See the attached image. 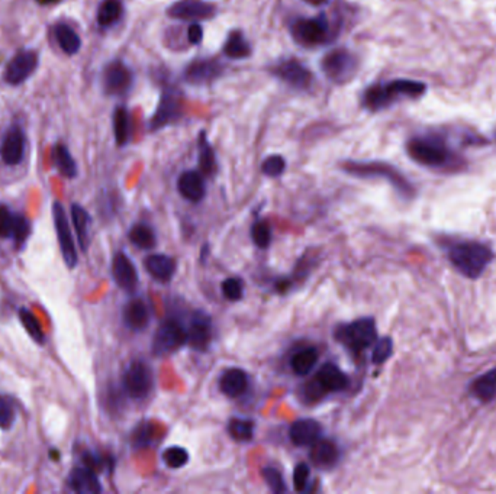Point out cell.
<instances>
[{
	"mask_svg": "<svg viewBox=\"0 0 496 494\" xmlns=\"http://www.w3.org/2000/svg\"><path fill=\"white\" fill-rule=\"evenodd\" d=\"M427 86L423 81L398 78L386 85H374L369 88L363 96V104L372 112H379L389 107L399 99H417L423 96Z\"/></svg>",
	"mask_w": 496,
	"mask_h": 494,
	"instance_id": "6da1fadb",
	"label": "cell"
},
{
	"mask_svg": "<svg viewBox=\"0 0 496 494\" xmlns=\"http://www.w3.org/2000/svg\"><path fill=\"white\" fill-rule=\"evenodd\" d=\"M492 258V250L480 242H459L449 250V260L454 268L472 280L482 276Z\"/></svg>",
	"mask_w": 496,
	"mask_h": 494,
	"instance_id": "7a4b0ae2",
	"label": "cell"
},
{
	"mask_svg": "<svg viewBox=\"0 0 496 494\" xmlns=\"http://www.w3.org/2000/svg\"><path fill=\"white\" fill-rule=\"evenodd\" d=\"M408 155L421 166L430 169H443L453 164V154L438 138L431 136H418L412 138L406 145Z\"/></svg>",
	"mask_w": 496,
	"mask_h": 494,
	"instance_id": "3957f363",
	"label": "cell"
},
{
	"mask_svg": "<svg viewBox=\"0 0 496 494\" xmlns=\"http://www.w3.org/2000/svg\"><path fill=\"white\" fill-rule=\"evenodd\" d=\"M336 339L350 352L358 355L377 341V327L373 318H363L337 327Z\"/></svg>",
	"mask_w": 496,
	"mask_h": 494,
	"instance_id": "277c9868",
	"label": "cell"
},
{
	"mask_svg": "<svg viewBox=\"0 0 496 494\" xmlns=\"http://www.w3.org/2000/svg\"><path fill=\"white\" fill-rule=\"evenodd\" d=\"M343 170L354 177H383L392 183L402 195H411L412 186L406 179L389 164L384 162H357L348 161L343 164Z\"/></svg>",
	"mask_w": 496,
	"mask_h": 494,
	"instance_id": "5b68a950",
	"label": "cell"
},
{
	"mask_svg": "<svg viewBox=\"0 0 496 494\" xmlns=\"http://www.w3.org/2000/svg\"><path fill=\"white\" fill-rule=\"evenodd\" d=\"M348 384V377L336 364H324L315 378L307 384L303 392H305L309 400H317L326 393L344 392Z\"/></svg>",
	"mask_w": 496,
	"mask_h": 494,
	"instance_id": "8992f818",
	"label": "cell"
},
{
	"mask_svg": "<svg viewBox=\"0 0 496 494\" xmlns=\"http://www.w3.org/2000/svg\"><path fill=\"white\" fill-rule=\"evenodd\" d=\"M357 66L354 54L347 49H334L328 52L321 63L325 77L337 85H344L350 81L357 71Z\"/></svg>",
	"mask_w": 496,
	"mask_h": 494,
	"instance_id": "52a82bcc",
	"label": "cell"
},
{
	"mask_svg": "<svg viewBox=\"0 0 496 494\" xmlns=\"http://www.w3.org/2000/svg\"><path fill=\"white\" fill-rule=\"evenodd\" d=\"M187 342V331L175 319L164 320L154 335L153 354L157 356L170 355Z\"/></svg>",
	"mask_w": 496,
	"mask_h": 494,
	"instance_id": "ba28073f",
	"label": "cell"
},
{
	"mask_svg": "<svg viewBox=\"0 0 496 494\" xmlns=\"http://www.w3.org/2000/svg\"><path fill=\"white\" fill-rule=\"evenodd\" d=\"M125 393L132 399H144L154 386L153 370L144 361H134L126 368L122 380Z\"/></svg>",
	"mask_w": 496,
	"mask_h": 494,
	"instance_id": "9c48e42d",
	"label": "cell"
},
{
	"mask_svg": "<svg viewBox=\"0 0 496 494\" xmlns=\"http://www.w3.org/2000/svg\"><path fill=\"white\" fill-rule=\"evenodd\" d=\"M183 112V97L179 89L167 86L161 92L157 111L151 118V129L157 131L165 125L177 122Z\"/></svg>",
	"mask_w": 496,
	"mask_h": 494,
	"instance_id": "30bf717a",
	"label": "cell"
},
{
	"mask_svg": "<svg viewBox=\"0 0 496 494\" xmlns=\"http://www.w3.org/2000/svg\"><path fill=\"white\" fill-rule=\"evenodd\" d=\"M293 38L302 45L324 44L329 38V22L321 15L317 18H302L292 25Z\"/></svg>",
	"mask_w": 496,
	"mask_h": 494,
	"instance_id": "8fae6325",
	"label": "cell"
},
{
	"mask_svg": "<svg viewBox=\"0 0 496 494\" xmlns=\"http://www.w3.org/2000/svg\"><path fill=\"white\" fill-rule=\"evenodd\" d=\"M52 219H54L55 234H57V238H59V245H60L64 263L69 268H74L77 265L78 257H77L73 234L67 219V213L60 202H54L52 205Z\"/></svg>",
	"mask_w": 496,
	"mask_h": 494,
	"instance_id": "7c38bea8",
	"label": "cell"
},
{
	"mask_svg": "<svg viewBox=\"0 0 496 494\" xmlns=\"http://www.w3.org/2000/svg\"><path fill=\"white\" fill-rule=\"evenodd\" d=\"M216 8L205 0H179L167 9V15L177 20H206L215 16Z\"/></svg>",
	"mask_w": 496,
	"mask_h": 494,
	"instance_id": "4fadbf2b",
	"label": "cell"
},
{
	"mask_svg": "<svg viewBox=\"0 0 496 494\" xmlns=\"http://www.w3.org/2000/svg\"><path fill=\"white\" fill-rule=\"evenodd\" d=\"M271 73L297 90H305L312 83V73L297 60H286L274 66Z\"/></svg>",
	"mask_w": 496,
	"mask_h": 494,
	"instance_id": "5bb4252c",
	"label": "cell"
},
{
	"mask_svg": "<svg viewBox=\"0 0 496 494\" xmlns=\"http://www.w3.org/2000/svg\"><path fill=\"white\" fill-rule=\"evenodd\" d=\"M38 66V54L35 51H20L11 60L5 71L8 85L18 86L30 77Z\"/></svg>",
	"mask_w": 496,
	"mask_h": 494,
	"instance_id": "9a60e30c",
	"label": "cell"
},
{
	"mask_svg": "<svg viewBox=\"0 0 496 494\" xmlns=\"http://www.w3.org/2000/svg\"><path fill=\"white\" fill-rule=\"evenodd\" d=\"M212 339V319L203 311L191 315L187 329V344L195 351H205Z\"/></svg>",
	"mask_w": 496,
	"mask_h": 494,
	"instance_id": "2e32d148",
	"label": "cell"
},
{
	"mask_svg": "<svg viewBox=\"0 0 496 494\" xmlns=\"http://www.w3.org/2000/svg\"><path fill=\"white\" fill-rule=\"evenodd\" d=\"M132 83V74L129 68L121 63V61H114L110 63L103 73V88L107 95H124L128 92Z\"/></svg>",
	"mask_w": 496,
	"mask_h": 494,
	"instance_id": "e0dca14e",
	"label": "cell"
},
{
	"mask_svg": "<svg viewBox=\"0 0 496 494\" xmlns=\"http://www.w3.org/2000/svg\"><path fill=\"white\" fill-rule=\"evenodd\" d=\"M224 68L216 60L193 61L184 70V80L190 85H208L223 74Z\"/></svg>",
	"mask_w": 496,
	"mask_h": 494,
	"instance_id": "ac0fdd59",
	"label": "cell"
},
{
	"mask_svg": "<svg viewBox=\"0 0 496 494\" xmlns=\"http://www.w3.org/2000/svg\"><path fill=\"white\" fill-rule=\"evenodd\" d=\"M67 484L73 491L80 494H98L103 490L96 476V471H93L86 465L76 466L67 478Z\"/></svg>",
	"mask_w": 496,
	"mask_h": 494,
	"instance_id": "d6986e66",
	"label": "cell"
},
{
	"mask_svg": "<svg viewBox=\"0 0 496 494\" xmlns=\"http://www.w3.org/2000/svg\"><path fill=\"white\" fill-rule=\"evenodd\" d=\"M112 276L115 283L125 291H134L138 284V272L132 261L124 254L118 253L112 263Z\"/></svg>",
	"mask_w": 496,
	"mask_h": 494,
	"instance_id": "ffe728a7",
	"label": "cell"
},
{
	"mask_svg": "<svg viewBox=\"0 0 496 494\" xmlns=\"http://www.w3.org/2000/svg\"><path fill=\"white\" fill-rule=\"evenodd\" d=\"M321 425L314 419H300L292 423L289 436L290 441L297 447H311L321 439Z\"/></svg>",
	"mask_w": 496,
	"mask_h": 494,
	"instance_id": "44dd1931",
	"label": "cell"
},
{
	"mask_svg": "<svg viewBox=\"0 0 496 494\" xmlns=\"http://www.w3.org/2000/svg\"><path fill=\"white\" fill-rule=\"evenodd\" d=\"M179 193L189 202H201L205 198V180L198 171H184L177 181Z\"/></svg>",
	"mask_w": 496,
	"mask_h": 494,
	"instance_id": "7402d4cb",
	"label": "cell"
},
{
	"mask_svg": "<svg viewBox=\"0 0 496 494\" xmlns=\"http://www.w3.org/2000/svg\"><path fill=\"white\" fill-rule=\"evenodd\" d=\"M309 457L317 466H321V469H331V466L337 464L340 452L334 442L328 441V439H318L315 444L311 445Z\"/></svg>",
	"mask_w": 496,
	"mask_h": 494,
	"instance_id": "603a6c76",
	"label": "cell"
},
{
	"mask_svg": "<svg viewBox=\"0 0 496 494\" xmlns=\"http://www.w3.org/2000/svg\"><path fill=\"white\" fill-rule=\"evenodd\" d=\"M124 322L132 331H143L150 323V311L140 299H134L124 308Z\"/></svg>",
	"mask_w": 496,
	"mask_h": 494,
	"instance_id": "cb8c5ba5",
	"label": "cell"
},
{
	"mask_svg": "<svg viewBox=\"0 0 496 494\" xmlns=\"http://www.w3.org/2000/svg\"><path fill=\"white\" fill-rule=\"evenodd\" d=\"M248 387V375L241 368L227 370L219 380V389L228 397H238Z\"/></svg>",
	"mask_w": 496,
	"mask_h": 494,
	"instance_id": "d4e9b609",
	"label": "cell"
},
{
	"mask_svg": "<svg viewBox=\"0 0 496 494\" xmlns=\"http://www.w3.org/2000/svg\"><path fill=\"white\" fill-rule=\"evenodd\" d=\"M25 138L18 128H12L4 140L2 158L8 166H16L23 158Z\"/></svg>",
	"mask_w": 496,
	"mask_h": 494,
	"instance_id": "484cf974",
	"label": "cell"
},
{
	"mask_svg": "<svg viewBox=\"0 0 496 494\" xmlns=\"http://www.w3.org/2000/svg\"><path fill=\"white\" fill-rule=\"evenodd\" d=\"M146 268L151 277L161 283H165L173 277L176 271V263L173 258L164 254H154L146 258Z\"/></svg>",
	"mask_w": 496,
	"mask_h": 494,
	"instance_id": "4316f807",
	"label": "cell"
},
{
	"mask_svg": "<svg viewBox=\"0 0 496 494\" xmlns=\"http://www.w3.org/2000/svg\"><path fill=\"white\" fill-rule=\"evenodd\" d=\"M468 390L480 402H492L496 399V367L473 380Z\"/></svg>",
	"mask_w": 496,
	"mask_h": 494,
	"instance_id": "83f0119b",
	"label": "cell"
},
{
	"mask_svg": "<svg viewBox=\"0 0 496 494\" xmlns=\"http://www.w3.org/2000/svg\"><path fill=\"white\" fill-rule=\"evenodd\" d=\"M71 219H73V225L77 234L80 248L83 253H86L89 248V227L92 224V217L85 207L74 203L71 206Z\"/></svg>",
	"mask_w": 496,
	"mask_h": 494,
	"instance_id": "f1b7e54d",
	"label": "cell"
},
{
	"mask_svg": "<svg viewBox=\"0 0 496 494\" xmlns=\"http://www.w3.org/2000/svg\"><path fill=\"white\" fill-rule=\"evenodd\" d=\"M51 155H52V162L55 169L60 171L61 176H64L66 179H74L77 176L76 161L73 159L71 154L63 144L54 145Z\"/></svg>",
	"mask_w": 496,
	"mask_h": 494,
	"instance_id": "f546056e",
	"label": "cell"
},
{
	"mask_svg": "<svg viewBox=\"0 0 496 494\" xmlns=\"http://www.w3.org/2000/svg\"><path fill=\"white\" fill-rule=\"evenodd\" d=\"M224 54L228 59L242 60L252 54V48L241 31H232L224 45Z\"/></svg>",
	"mask_w": 496,
	"mask_h": 494,
	"instance_id": "4dcf8cb0",
	"label": "cell"
},
{
	"mask_svg": "<svg viewBox=\"0 0 496 494\" xmlns=\"http://www.w3.org/2000/svg\"><path fill=\"white\" fill-rule=\"evenodd\" d=\"M318 363V351L315 348H303L297 351L290 360V367L295 374L307 375Z\"/></svg>",
	"mask_w": 496,
	"mask_h": 494,
	"instance_id": "1f68e13d",
	"label": "cell"
},
{
	"mask_svg": "<svg viewBox=\"0 0 496 494\" xmlns=\"http://www.w3.org/2000/svg\"><path fill=\"white\" fill-rule=\"evenodd\" d=\"M55 38L59 41L60 48L69 54V56H74L76 52H78L80 47H81V41L80 37L77 35V32L71 28L69 25H59L57 28H55Z\"/></svg>",
	"mask_w": 496,
	"mask_h": 494,
	"instance_id": "d6a6232c",
	"label": "cell"
},
{
	"mask_svg": "<svg viewBox=\"0 0 496 494\" xmlns=\"http://www.w3.org/2000/svg\"><path fill=\"white\" fill-rule=\"evenodd\" d=\"M114 135L119 147L128 144L131 136V121L129 114L125 107H118L114 112Z\"/></svg>",
	"mask_w": 496,
	"mask_h": 494,
	"instance_id": "836d02e7",
	"label": "cell"
},
{
	"mask_svg": "<svg viewBox=\"0 0 496 494\" xmlns=\"http://www.w3.org/2000/svg\"><path fill=\"white\" fill-rule=\"evenodd\" d=\"M129 241L140 250H153L157 241L154 231L146 224H136L129 231Z\"/></svg>",
	"mask_w": 496,
	"mask_h": 494,
	"instance_id": "e575fe53",
	"label": "cell"
},
{
	"mask_svg": "<svg viewBox=\"0 0 496 494\" xmlns=\"http://www.w3.org/2000/svg\"><path fill=\"white\" fill-rule=\"evenodd\" d=\"M199 167L203 176H212L216 170L215 151L208 143L205 132H201L199 136Z\"/></svg>",
	"mask_w": 496,
	"mask_h": 494,
	"instance_id": "d590c367",
	"label": "cell"
},
{
	"mask_svg": "<svg viewBox=\"0 0 496 494\" xmlns=\"http://www.w3.org/2000/svg\"><path fill=\"white\" fill-rule=\"evenodd\" d=\"M228 433L237 442H248L254 435V422L250 419L234 418L228 423Z\"/></svg>",
	"mask_w": 496,
	"mask_h": 494,
	"instance_id": "8d00e7d4",
	"label": "cell"
},
{
	"mask_svg": "<svg viewBox=\"0 0 496 494\" xmlns=\"http://www.w3.org/2000/svg\"><path fill=\"white\" fill-rule=\"evenodd\" d=\"M122 15V5L119 0H103L98 11V22L100 26H110L119 20Z\"/></svg>",
	"mask_w": 496,
	"mask_h": 494,
	"instance_id": "74e56055",
	"label": "cell"
},
{
	"mask_svg": "<svg viewBox=\"0 0 496 494\" xmlns=\"http://www.w3.org/2000/svg\"><path fill=\"white\" fill-rule=\"evenodd\" d=\"M19 319H20V323L23 325V327H25V331L28 332V335H30L35 342L44 344L45 335L42 332V327H41L38 319L28 309H20L19 311Z\"/></svg>",
	"mask_w": 496,
	"mask_h": 494,
	"instance_id": "f35d334b",
	"label": "cell"
},
{
	"mask_svg": "<svg viewBox=\"0 0 496 494\" xmlns=\"http://www.w3.org/2000/svg\"><path fill=\"white\" fill-rule=\"evenodd\" d=\"M163 459L169 469L177 470L189 462V452L182 447H170L164 451Z\"/></svg>",
	"mask_w": 496,
	"mask_h": 494,
	"instance_id": "ab89813d",
	"label": "cell"
},
{
	"mask_svg": "<svg viewBox=\"0 0 496 494\" xmlns=\"http://www.w3.org/2000/svg\"><path fill=\"white\" fill-rule=\"evenodd\" d=\"M394 352V341L389 337H384L382 339L376 341V345L373 348L372 354V361L373 364H383L391 359V355Z\"/></svg>",
	"mask_w": 496,
	"mask_h": 494,
	"instance_id": "60d3db41",
	"label": "cell"
},
{
	"mask_svg": "<svg viewBox=\"0 0 496 494\" xmlns=\"http://www.w3.org/2000/svg\"><path fill=\"white\" fill-rule=\"evenodd\" d=\"M15 419L16 411L13 402L6 396H0V429H11Z\"/></svg>",
	"mask_w": 496,
	"mask_h": 494,
	"instance_id": "b9f144b4",
	"label": "cell"
},
{
	"mask_svg": "<svg viewBox=\"0 0 496 494\" xmlns=\"http://www.w3.org/2000/svg\"><path fill=\"white\" fill-rule=\"evenodd\" d=\"M31 234V224L28 219L22 215H15L13 221V231H12V238L16 243V246H23L26 242L28 236Z\"/></svg>",
	"mask_w": 496,
	"mask_h": 494,
	"instance_id": "7bdbcfd3",
	"label": "cell"
},
{
	"mask_svg": "<svg viewBox=\"0 0 496 494\" xmlns=\"http://www.w3.org/2000/svg\"><path fill=\"white\" fill-rule=\"evenodd\" d=\"M286 170V161L281 155H270L261 164V171L267 177H279Z\"/></svg>",
	"mask_w": 496,
	"mask_h": 494,
	"instance_id": "ee69618b",
	"label": "cell"
},
{
	"mask_svg": "<svg viewBox=\"0 0 496 494\" xmlns=\"http://www.w3.org/2000/svg\"><path fill=\"white\" fill-rule=\"evenodd\" d=\"M252 238L259 248H267L271 243V228L266 221H259L252 228Z\"/></svg>",
	"mask_w": 496,
	"mask_h": 494,
	"instance_id": "f6af8a7d",
	"label": "cell"
},
{
	"mask_svg": "<svg viewBox=\"0 0 496 494\" xmlns=\"http://www.w3.org/2000/svg\"><path fill=\"white\" fill-rule=\"evenodd\" d=\"M263 478L267 483L268 488L276 494H281L288 490L283 476L276 469H271V466H266L263 470Z\"/></svg>",
	"mask_w": 496,
	"mask_h": 494,
	"instance_id": "bcb514c9",
	"label": "cell"
},
{
	"mask_svg": "<svg viewBox=\"0 0 496 494\" xmlns=\"http://www.w3.org/2000/svg\"><path fill=\"white\" fill-rule=\"evenodd\" d=\"M223 293L225 299L231 301H238L244 296V283L240 279L231 277L223 283Z\"/></svg>",
	"mask_w": 496,
	"mask_h": 494,
	"instance_id": "7dc6e473",
	"label": "cell"
},
{
	"mask_svg": "<svg viewBox=\"0 0 496 494\" xmlns=\"http://www.w3.org/2000/svg\"><path fill=\"white\" fill-rule=\"evenodd\" d=\"M15 213H12L6 206L0 205V238H12Z\"/></svg>",
	"mask_w": 496,
	"mask_h": 494,
	"instance_id": "c3c4849f",
	"label": "cell"
},
{
	"mask_svg": "<svg viewBox=\"0 0 496 494\" xmlns=\"http://www.w3.org/2000/svg\"><path fill=\"white\" fill-rule=\"evenodd\" d=\"M309 480V466L305 462H300L296 465L293 473V484L297 491H303L308 486Z\"/></svg>",
	"mask_w": 496,
	"mask_h": 494,
	"instance_id": "681fc988",
	"label": "cell"
},
{
	"mask_svg": "<svg viewBox=\"0 0 496 494\" xmlns=\"http://www.w3.org/2000/svg\"><path fill=\"white\" fill-rule=\"evenodd\" d=\"M151 428L147 423H141V426H138L136 430L134 432V445L136 448H144L151 442Z\"/></svg>",
	"mask_w": 496,
	"mask_h": 494,
	"instance_id": "f907efd6",
	"label": "cell"
},
{
	"mask_svg": "<svg viewBox=\"0 0 496 494\" xmlns=\"http://www.w3.org/2000/svg\"><path fill=\"white\" fill-rule=\"evenodd\" d=\"M187 40L191 45H199L203 40V30L199 22H191L187 28Z\"/></svg>",
	"mask_w": 496,
	"mask_h": 494,
	"instance_id": "816d5d0a",
	"label": "cell"
},
{
	"mask_svg": "<svg viewBox=\"0 0 496 494\" xmlns=\"http://www.w3.org/2000/svg\"><path fill=\"white\" fill-rule=\"evenodd\" d=\"M305 2H308L309 5L318 6V5H322V4H325V2H326V0H305Z\"/></svg>",
	"mask_w": 496,
	"mask_h": 494,
	"instance_id": "f5cc1de1",
	"label": "cell"
},
{
	"mask_svg": "<svg viewBox=\"0 0 496 494\" xmlns=\"http://www.w3.org/2000/svg\"><path fill=\"white\" fill-rule=\"evenodd\" d=\"M41 4H49V2H54V0H40Z\"/></svg>",
	"mask_w": 496,
	"mask_h": 494,
	"instance_id": "db71d44e",
	"label": "cell"
}]
</instances>
